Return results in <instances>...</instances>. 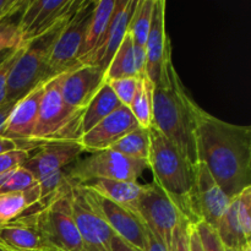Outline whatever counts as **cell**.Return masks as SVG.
Returning a JSON list of instances; mask_svg holds the SVG:
<instances>
[{"label":"cell","mask_w":251,"mask_h":251,"mask_svg":"<svg viewBox=\"0 0 251 251\" xmlns=\"http://www.w3.org/2000/svg\"><path fill=\"white\" fill-rule=\"evenodd\" d=\"M199 161L229 199L251 186V127L230 124L194 107Z\"/></svg>","instance_id":"6da1fadb"},{"label":"cell","mask_w":251,"mask_h":251,"mask_svg":"<svg viewBox=\"0 0 251 251\" xmlns=\"http://www.w3.org/2000/svg\"><path fill=\"white\" fill-rule=\"evenodd\" d=\"M152 125L156 126L191 167L199 163L195 139L194 107L196 102L190 97L181 82L172 59V47L168 49L161 74L153 83Z\"/></svg>","instance_id":"7a4b0ae2"},{"label":"cell","mask_w":251,"mask_h":251,"mask_svg":"<svg viewBox=\"0 0 251 251\" xmlns=\"http://www.w3.org/2000/svg\"><path fill=\"white\" fill-rule=\"evenodd\" d=\"M63 75L64 73L47 81L31 139L32 150L48 144L78 141L82 136L85 110L71 108L64 102L60 92Z\"/></svg>","instance_id":"3957f363"},{"label":"cell","mask_w":251,"mask_h":251,"mask_svg":"<svg viewBox=\"0 0 251 251\" xmlns=\"http://www.w3.org/2000/svg\"><path fill=\"white\" fill-rule=\"evenodd\" d=\"M150 131L149 168L153 181L161 186L186 216V200L193 185V167L184 159L176 146L151 125Z\"/></svg>","instance_id":"277c9868"},{"label":"cell","mask_w":251,"mask_h":251,"mask_svg":"<svg viewBox=\"0 0 251 251\" xmlns=\"http://www.w3.org/2000/svg\"><path fill=\"white\" fill-rule=\"evenodd\" d=\"M71 179L48 202L33 212L37 229L49 251H83L71 205Z\"/></svg>","instance_id":"5b68a950"},{"label":"cell","mask_w":251,"mask_h":251,"mask_svg":"<svg viewBox=\"0 0 251 251\" xmlns=\"http://www.w3.org/2000/svg\"><path fill=\"white\" fill-rule=\"evenodd\" d=\"M64 25L28 42L25 46L24 51L14 64L10 73L7 81V102L19 100L38 83L48 80L47 69L49 55Z\"/></svg>","instance_id":"8992f818"},{"label":"cell","mask_w":251,"mask_h":251,"mask_svg":"<svg viewBox=\"0 0 251 251\" xmlns=\"http://www.w3.org/2000/svg\"><path fill=\"white\" fill-rule=\"evenodd\" d=\"M149 163L129 158L110 150L95 152L90 157L74 162L66 171L68 176L78 184L104 179V180L137 181Z\"/></svg>","instance_id":"52a82bcc"},{"label":"cell","mask_w":251,"mask_h":251,"mask_svg":"<svg viewBox=\"0 0 251 251\" xmlns=\"http://www.w3.org/2000/svg\"><path fill=\"white\" fill-rule=\"evenodd\" d=\"M93 7V0H82L75 14L61 27L49 55L47 69L48 80L80 65L77 60Z\"/></svg>","instance_id":"ba28073f"},{"label":"cell","mask_w":251,"mask_h":251,"mask_svg":"<svg viewBox=\"0 0 251 251\" xmlns=\"http://www.w3.org/2000/svg\"><path fill=\"white\" fill-rule=\"evenodd\" d=\"M230 201L232 199L223 193L207 167L202 162L196 163L193 167V185L186 200V217L193 223L201 221L216 229Z\"/></svg>","instance_id":"9c48e42d"},{"label":"cell","mask_w":251,"mask_h":251,"mask_svg":"<svg viewBox=\"0 0 251 251\" xmlns=\"http://www.w3.org/2000/svg\"><path fill=\"white\" fill-rule=\"evenodd\" d=\"M71 205L83 251H112L114 232L98 211L90 191L76 181L71 186Z\"/></svg>","instance_id":"30bf717a"},{"label":"cell","mask_w":251,"mask_h":251,"mask_svg":"<svg viewBox=\"0 0 251 251\" xmlns=\"http://www.w3.org/2000/svg\"><path fill=\"white\" fill-rule=\"evenodd\" d=\"M82 0H27L19 17L22 46L66 24Z\"/></svg>","instance_id":"8fae6325"},{"label":"cell","mask_w":251,"mask_h":251,"mask_svg":"<svg viewBox=\"0 0 251 251\" xmlns=\"http://www.w3.org/2000/svg\"><path fill=\"white\" fill-rule=\"evenodd\" d=\"M137 215L147 229L159 238L169 251L173 232L181 215L176 201L161 186L152 181L142 188Z\"/></svg>","instance_id":"7c38bea8"},{"label":"cell","mask_w":251,"mask_h":251,"mask_svg":"<svg viewBox=\"0 0 251 251\" xmlns=\"http://www.w3.org/2000/svg\"><path fill=\"white\" fill-rule=\"evenodd\" d=\"M47 81L38 83L17 100L9 119L6 120V124L0 132V136L14 140L21 149L27 151L32 150L31 139L38 119L39 104Z\"/></svg>","instance_id":"4fadbf2b"},{"label":"cell","mask_w":251,"mask_h":251,"mask_svg":"<svg viewBox=\"0 0 251 251\" xmlns=\"http://www.w3.org/2000/svg\"><path fill=\"white\" fill-rule=\"evenodd\" d=\"M139 127L131 110L125 105L118 108L115 112L88 130L78 140L83 151L95 152L109 150L122 137Z\"/></svg>","instance_id":"5bb4252c"},{"label":"cell","mask_w":251,"mask_h":251,"mask_svg":"<svg viewBox=\"0 0 251 251\" xmlns=\"http://www.w3.org/2000/svg\"><path fill=\"white\" fill-rule=\"evenodd\" d=\"M104 83V71L100 66L80 64L73 70L64 73L60 92L66 104L85 110Z\"/></svg>","instance_id":"9a60e30c"},{"label":"cell","mask_w":251,"mask_h":251,"mask_svg":"<svg viewBox=\"0 0 251 251\" xmlns=\"http://www.w3.org/2000/svg\"><path fill=\"white\" fill-rule=\"evenodd\" d=\"M135 1L132 0H117L115 1V9L107 31L103 34L102 39L96 47L95 50L85 60L81 61V65H85V64L97 65L105 74L110 60L122 44L125 34L127 33V27H129L132 11H134Z\"/></svg>","instance_id":"2e32d148"},{"label":"cell","mask_w":251,"mask_h":251,"mask_svg":"<svg viewBox=\"0 0 251 251\" xmlns=\"http://www.w3.org/2000/svg\"><path fill=\"white\" fill-rule=\"evenodd\" d=\"M90 193L98 211L103 216L108 226L112 228L114 234L129 243L134 248H136L137 250H146L147 227L140 220L139 216H136L126 208L122 207V206L117 205V203L112 202V201L107 200V199L102 198V196L96 195L92 191H90Z\"/></svg>","instance_id":"e0dca14e"},{"label":"cell","mask_w":251,"mask_h":251,"mask_svg":"<svg viewBox=\"0 0 251 251\" xmlns=\"http://www.w3.org/2000/svg\"><path fill=\"white\" fill-rule=\"evenodd\" d=\"M83 152L78 141L43 145L33 154H29L21 167L28 171L36 180H39L54 172L64 171L66 166L77 161Z\"/></svg>","instance_id":"ac0fdd59"},{"label":"cell","mask_w":251,"mask_h":251,"mask_svg":"<svg viewBox=\"0 0 251 251\" xmlns=\"http://www.w3.org/2000/svg\"><path fill=\"white\" fill-rule=\"evenodd\" d=\"M166 5L164 0H154L151 26L145 43L147 56L146 75L153 83L158 80L166 54L172 47L166 32Z\"/></svg>","instance_id":"d6986e66"},{"label":"cell","mask_w":251,"mask_h":251,"mask_svg":"<svg viewBox=\"0 0 251 251\" xmlns=\"http://www.w3.org/2000/svg\"><path fill=\"white\" fill-rule=\"evenodd\" d=\"M36 211V210H34ZM0 226V248L4 251H49L37 229L33 212Z\"/></svg>","instance_id":"ffe728a7"},{"label":"cell","mask_w":251,"mask_h":251,"mask_svg":"<svg viewBox=\"0 0 251 251\" xmlns=\"http://www.w3.org/2000/svg\"><path fill=\"white\" fill-rule=\"evenodd\" d=\"M87 190L92 191L96 195H100L126 210L131 211L137 215V205H139L140 196H141L144 185L137 181H124V180H98L88 181L82 184ZM140 218V217H139Z\"/></svg>","instance_id":"44dd1931"},{"label":"cell","mask_w":251,"mask_h":251,"mask_svg":"<svg viewBox=\"0 0 251 251\" xmlns=\"http://www.w3.org/2000/svg\"><path fill=\"white\" fill-rule=\"evenodd\" d=\"M223 245L233 251H240L251 242V226L244 222L238 210L237 198H233L216 227Z\"/></svg>","instance_id":"7402d4cb"},{"label":"cell","mask_w":251,"mask_h":251,"mask_svg":"<svg viewBox=\"0 0 251 251\" xmlns=\"http://www.w3.org/2000/svg\"><path fill=\"white\" fill-rule=\"evenodd\" d=\"M43 205L38 183L26 190L0 194V226L38 210Z\"/></svg>","instance_id":"603a6c76"},{"label":"cell","mask_w":251,"mask_h":251,"mask_svg":"<svg viewBox=\"0 0 251 251\" xmlns=\"http://www.w3.org/2000/svg\"><path fill=\"white\" fill-rule=\"evenodd\" d=\"M115 1L117 0H97L95 1L92 16H91L90 24L87 26L82 48H81L80 56H78V64L85 60L95 50L96 47L102 39L103 34L105 33L108 26H109L113 12H114Z\"/></svg>","instance_id":"cb8c5ba5"},{"label":"cell","mask_w":251,"mask_h":251,"mask_svg":"<svg viewBox=\"0 0 251 251\" xmlns=\"http://www.w3.org/2000/svg\"><path fill=\"white\" fill-rule=\"evenodd\" d=\"M123 104L119 102L112 88L105 82L98 91L97 95L93 97V100L88 103L85 112H83L82 135L92 129L98 123L102 122L108 115L115 112Z\"/></svg>","instance_id":"d4e9b609"},{"label":"cell","mask_w":251,"mask_h":251,"mask_svg":"<svg viewBox=\"0 0 251 251\" xmlns=\"http://www.w3.org/2000/svg\"><path fill=\"white\" fill-rule=\"evenodd\" d=\"M131 76H139L135 68L134 60V42L132 37L127 32L123 39L122 44L115 51L114 56L110 60L107 70H105L104 77L105 82L118 80V78L131 77Z\"/></svg>","instance_id":"484cf974"},{"label":"cell","mask_w":251,"mask_h":251,"mask_svg":"<svg viewBox=\"0 0 251 251\" xmlns=\"http://www.w3.org/2000/svg\"><path fill=\"white\" fill-rule=\"evenodd\" d=\"M110 151L126 156L129 158L149 162L150 156V131L139 126L115 142Z\"/></svg>","instance_id":"4316f807"},{"label":"cell","mask_w":251,"mask_h":251,"mask_svg":"<svg viewBox=\"0 0 251 251\" xmlns=\"http://www.w3.org/2000/svg\"><path fill=\"white\" fill-rule=\"evenodd\" d=\"M153 88L154 85L147 76L140 78V86L129 109L136 119L139 126L150 129L152 125V110H153Z\"/></svg>","instance_id":"83f0119b"},{"label":"cell","mask_w":251,"mask_h":251,"mask_svg":"<svg viewBox=\"0 0 251 251\" xmlns=\"http://www.w3.org/2000/svg\"><path fill=\"white\" fill-rule=\"evenodd\" d=\"M154 0H136L134 11L130 19L127 32L132 37L135 46L145 47L150 26H151L152 15H153Z\"/></svg>","instance_id":"f1b7e54d"},{"label":"cell","mask_w":251,"mask_h":251,"mask_svg":"<svg viewBox=\"0 0 251 251\" xmlns=\"http://www.w3.org/2000/svg\"><path fill=\"white\" fill-rule=\"evenodd\" d=\"M36 183L34 176L24 167L19 166L0 174V194L26 190Z\"/></svg>","instance_id":"f546056e"},{"label":"cell","mask_w":251,"mask_h":251,"mask_svg":"<svg viewBox=\"0 0 251 251\" xmlns=\"http://www.w3.org/2000/svg\"><path fill=\"white\" fill-rule=\"evenodd\" d=\"M70 181L71 178L68 176L65 169L64 171L54 172V173L48 174V176H43L42 179L37 180L39 186V191H41L42 202H48L59 190H61Z\"/></svg>","instance_id":"4dcf8cb0"},{"label":"cell","mask_w":251,"mask_h":251,"mask_svg":"<svg viewBox=\"0 0 251 251\" xmlns=\"http://www.w3.org/2000/svg\"><path fill=\"white\" fill-rule=\"evenodd\" d=\"M140 76H131V77H124L118 78V80H113L107 82L119 102L123 105L129 108L131 105L132 100H134L135 95H136L137 90L140 86Z\"/></svg>","instance_id":"1f68e13d"},{"label":"cell","mask_w":251,"mask_h":251,"mask_svg":"<svg viewBox=\"0 0 251 251\" xmlns=\"http://www.w3.org/2000/svg\"><path fill=\"white\" fill-rule=\"evenodd\" d=\"M15 15H12V16L0 21V51L22 47L21 33H20L19 25H17L19 20L12 21L11 19Z\"/></svg>","instance_id":"d6a6232c"},{"label":"cell","mask_w":251,"mask_h":251,"mask_svg":"<svg viewBox=\"0 0 251 251\" xmlns=\"http://www.w3.org/2000/svg\"><path fill=\"white\" fill-rule=\"evenodd\" d=\"M193 225L190 218L181 212L178 225L173 232L169 251H190V227Z\"/></svg>","instance_id":"836d02e7"},{"label":"cell","mask_w":251,"mask_h":251,"mask_svg":"<svg viewBox=\"0 0 251 251\" xmlns=\"http://www.w3.org/2000/svg\"><path fill=\"white\" fill-rule=\"evenodd\" d=\"M194 226L199 233L203 251H226V247L218 237L215 228L201 221L194 223Z\"/></svg>","instance_id":"e575fe53"},{"label":"cell","mask_w":251,"mask_h":251,"mask_svg":"<svg viewBox=\"0 0 251 251\" xmlns=\"http://www.w3.org/2000/svg\"><path fill=\"white\" fill-rule=\"evenodd\" d=\"M24 48L25 46L14 49V50L0 63V107L7 102V81H9L10 73H11V69L12 66H14V64L16 63L19 56L21 55V53L24 51Z\"/></svg>","instance_id":"d590c367"},{"label":"cell","mask_w":251,"mask_h":251,"mask_svg":"<svg viewBox=\"0 0 251 251\" xmlns=\"http://www.w3.org/2000/svg\"><path fill=\"white\" fill-rule=\"evenodd\" d=\"M29 154L31 153L27 150H16V151L0 154V174L21 166L28 158Z\"/></svg>","instance_id":"8d00e7d4"},{"label":"cell","mask_w":251,"mask_h":251,"mask_svg":"<svg viewBox=\"0 0 251 251\" xmlns=\"http://www.w3.org/2000/svg\"><path fill=\"white\" fill-rule=\"evenodd\" d=\"M27 0H0V21L16 15L24 9Z\"/></svg>","instance_id":"74e56055"},{"label":"cell","mask_w":251,"mask_h":251,"mask_svg":"<svg viewBox=\"0 0 251 251\" xmlns=\"http://www.w3.org/2000/svg\"><path fill=\"white\" fill-rule=\"evenodd\" d=\"M134 60H135V68H136V73L140 77L146 75V64H147V56H146V49L145 47L135 46L134 44Z\"/></svg>","instance_id":"f35d334b"},{"label":"cell","mask_w":251,"mask_h":251,"mask_svg":"<svg viewBox=\"0 0 251 251\" xmlns=\"http://www.w3.org/2000/svg\"><path fill=\"white\" fill-rule=\"evenodd\" d=\"M145 251H168L166 245L161 242L159 238H157L150 229H147V239H146V250Z\"/></svg>","instance_id":"ab89813d"},{"label":"cell","mask_w":251,"mask_h":251,"mask_svg":"<svg viewBox=\"0 0 251 251\" xmlns=\"http://www.w3.org/2000/svg\"><path fill=\"white\" fill-rule=\"evenodd\" d=\"M16 102L17 100H10V102H6L4 105L0 107V132H1L2 127L5 126V124H6V120L9 119L10 114H11Z\"/></svg>","instance_id":"60d3db41"},{"label":"cell","mask_w":251,"mask_h":251,"mask_svg":"<svg viewBox=\"0 0 251 251\" xmlns=\"http://www.w3.org/2000/svg\"><path fill=\"white\" fill-rule=\"evenodd\" d=\"M16 150H24L20 147V145L17 142H15L14 140L6 139L4 136H0V154L7 153V152L16 151Z\"/></svg>","instance_id":"b9f144b4"},{"label":"cell","mask_w":251,"mask_h":251,"mask_svg":"<svg viewBox=\"0 0 251 251\" xmlns=\"http://www.w3.org/2000/svg\"><path fill=\"white\" fill-rule=\"evenodd\" d=\"M112 251H140V250H137L136 248L130 245L129 243L123 240L122 238H119L118 235H114L112 239Z\"/></svg>","instance_id":"7bdbcfd3"},{"label":"cell","mask_w":251,"mask_h":251,"mask_svg":"<svg viewBox=\"0 0 251 251\" xmlns=\"http://www.w3.org/2000/svg\"><path fill=\"white\" fill-rule=\"evenodd\" d=\"M190 251H203L200 237L194 223L190 227Z\"/></svg>","instance_id":"ee69618b"},{"label":"cell","mask_w":251,"mask_h":251,"mask_svg":"<svg viewBox=\"0 0 251 251\" xmlns=\"http://www.w3.org/2000/svg\"><path fill=\"white\" fill-rule=\"evenodd\" d=\"M16 49V48H15ZM14 50V49H10V50H2V51H0V63H1L2 60H4L5 58H6L7 55H9L10 53H11V51Z\"/></svg>","instance_id":"f6af8a7d"},{"label":"cell","mask_w":251,"mask_h":251,"mask_svg":"<svg viewBox=\"0 0 251 251\" xmlns=\"http://www.w3.org/2000/svg\"><path fill=\"white\" fill-rule=\"evenodd\" d=\"M240 251H251V242L247 243V244H245L244 247L242 248V250H240Z\"/></svg>","instance_id":"bcb514c9"},{"label":"cell","mask_w":251,"mask_h":251,"mask_svg":"<svg viewBox=\"0 0 251 251\" xmlns=\"http://www.w3.org/2000/svg\"><path fill=\"white\" fill-rule=\"evenodd\" d=\"M226 251H233V250H230V249H228V248H226Z\"/></svg>","instance_id":"7dc6e473"},{"label":"cell","mask_w":251,"mask_h":251,"mask_svg":"<svg viewBox=\"0 0 251 251\" xmlns=\"http://www.w3.org/2000/svg\"><path fill=\"white\" fill-rule=\"evenodd\" d=\"M0 251H4V250H2V249H1V248H0Z\"/></svg>","instance_id":"c3c4849f"}]
</instances>
